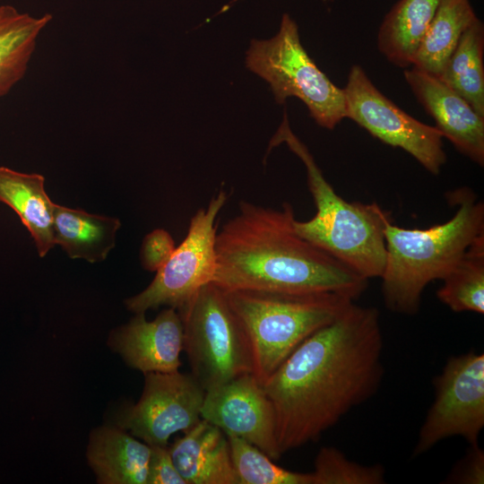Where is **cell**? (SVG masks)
I'll return each instance as SVG.
<instances>
[{"instance_id":"obj_1","label":"cell","mask_w":484,"mask_h":484,"mask_svg":"<svg viewBox=\"0 0 484 484\" xmlns=\"http://www.w3.org/2000/svg\"><path fill=\"white\" fill-rule=\"evenodd\" d=\"M379 312L350 304L307 337L262 385L280 453L315 442L378 389L383 376Z\"/></svg>"},{"instance_id":"obj_2","label":"cell","mask_w":484,"mask_h":484,"mask_svg":"<svg viewBox=\"0 0 484 484\" xmlns=\"http://www.w3.org/2000/svg\"><path fill=\"white\" fill-rule=\"evenodd\" d=\"M295 219L289 203L274 209L240 201L217 232L212 282L224 290L334 291L357 299L367 280L298 236Z\"/></svg>"},{"instance_id":"obj_3","label":"cell","mask_w":484,"mask_h":484,"mask_svg":"<svg viewBox=\"0 0 484 484\" xmlns=\"http://www.w3.org/2000/svg\"><path fill=\"white\" fill-rule=\"evenodd\" d=\"M456 207L447 221L428 229H405L385 221L386 259L382 293L393 312L415 315L428 284L442 280L471 242L484 232V203L462 187L447 197Z\"/></svg>"},{"instance_id":"obj_4","label":"cell","mask_w":484,"mask_h":484,"mask_svg":"<svg viewBox=\"0 0 484 484\" xmlns=\"http://www.w3.org/2000/svg\"><path fill=\"white\" fill-rule=\"evenodd\" d=\"M282 143L305 165L307 186L316 207L312 219H295L297 234L362 278H380L386 259L385 221L390 213L376 203H350L337 194L307 147L291 131L286 113L269 150Z\"/></svg>"},{"instance_id":"obj_5","label":"cell","mask_w":484,"mask_h":484,"mask_svg":"<svg viewBox=\"0 0 484 484\" xmlns=\"http://www.w3.org/2000/svg\"><path fill=\"white\" fill-rule=\"evenodd\" d=\"M224 291L248 338L253 374L262 385L307 337L334 320L355 300L334 291Z\"/></svg>"},{"instance_id":"obj_6","label":"cell","mask_w":484,"mask_h":484,"mask_svg":"<svg viewBox=\"0 0 484 484\" xmlns=\"http://www.w3.org/2000/svg\"><path fill=\"white\" fill-rule=\"evenodd\" d=\"M177 311L191 374L205 391L253 374L250 342L222 289L207 283Z\"/></svg>"},{"instance_id":"obj_7","label":"cell","mask_w":484,"mask_h":484,"mask_svg":"<svg viewBox=\"0 0 484 484\" xmlns=\"http://www.w3.org/2000/svg\"><path fill=\"white\" fill-rule=\"evenodd\" d=\"M246 66L267 81L279 104L297 97L318 125L333 129L346 117L344 90L334 85L301 45L296 22L285 13L279 32L251 41Z\"/></svg>"},{"instance_id":"obj_8","label":"cell","mask_w":484,"mask_h":484,"mask_svg":"<svg viewBox=\"0 0 484 484\" xmlns=\"http://www.w3.org/2000/svg\"><path fill=\"white\" fill-rule=\"evenodd\" d=\"M228 198V193L220 190L206 207L194 214L185 239L156 272L153 281L142 292L125 299L128 310L145 313L160 306L179 310L203 286L212 282L216 270L215 221Z\"/></svg>"},{"instance_id":"obj_9","label":"cell","mask_w":484,"mask_h":484,"mask_svg":"<svg viewBox=\"0 0 484 484\" xmlns=\"http://www.w3.org/2000/svg\"><path fill=\"white\" fill-rule=\"evenodd\" d=\"M435 399L419 429L413 455L459 436L478 445L484 427V355L470 351L450 358L434 379Z\"/></svg>"},{"instance_id":"obj_10","label":"cell","mask_w":484,"mask_h":484,"mask_svg":"<svg viewBox=\"0 0 484 484\" xmlns=\"http://www.w3.org/2000/svg\"><path fill=\"white\" fill-rule=\"evenodd\" d=\"M346 117L371 135L404 150L428 172L438 175L446 161L443 136L435 126L419 122L382 94L359 65L350 68L343 89Z\"/></svg>"},{"instance_id":"obj_11","label":"cell","mask_w":484,"mask_h":484,"mask_svg":"<svg viewBox=\"0 0 484 484\" xmlns=\"http://www.w3.org/2000/svg\"><path fill=\"white\" fill-rule=\"evenodd\" d=\"M144 376L139 401L122 409L116 424L151 446H168L173 434L187 431L202 419L205 390L191 373Z\"/></svg>"},{"instance_id":"obj_12","label":"cell","mask_w":484,"mask_h":484,"mask_svg":"<svg viewBox=\"0 0 484 484\" xmlns=\"http://www.w3.org/2000/svg\"><path fill=\"white\" fill-rule=\"evenodd\" d=\"M201 418L227 436L246 440L273 461L281 455L272 404L252 373L205 391Z\"/></svg>"},{"instance_id":"obj_13","label":"cell","mask_w":484,"mask_h":484,"mask_svg":"<svg viewBox=\"0 0 484 484\" xmlns=\"http://www.w3.org/2000/svg\"><path fill=\"white\" fill-rule=\"evenodd\" d=\"M108 344L129 367L143 374L178 371L183 350L180 315L169 307L148 321L144 313H136L126 324L110 333Z\"/></svg>"},{"instance_id":"obj_14","label":"cell","mask_w":484,"mask_h":484,"mask_svg":"<svg viewBox=\"0 0 484 484\" xmlns=\"http://www.w3.org/2000/svg\"><path fill=\"white\" fill-rule=\"evenodd\" d=\"M404 77L436 128L463 155L484 165V117L438 77L412 67Z\"/></svg>"},{"instance_id":"obj_15","label":"cell","mask_w":484,"mask_h":484,"mask_svg":"<svg viewBox=\"0 0 484 484\" xmlns=\"http://www.w3.org/2000/svg\"><path fill=\"white\" fill-rule=\"evenodd\" d=\"M186 484H238L227 435L201 419L169 447Z\"/></svg>"},{"instance_id":"obj_16","label":"cell","mask_w":484,"mask_h":484,"mask_svg":"<svg viewBox=\"0 0 484 484\" xmlns=\"http://www.w3.org/2000/svg\"><path fill=\"white\" fill-rule=\"evenodd\" d=\"M151 445L125 430L100 427L90 436L89 465L102 484H146Z\"/></svg>"},{"instance_id":"obj_17","label":"cell","mask_w":484,"mask_h":484,"mask_svg":"<svg viewBox=\"0 0 484 484\" xmlns=\"http://www.w3.org/2000/svg\"><path fill=\"white\" fill-rule=\"evenodd\" d=\"M44 183L42 175L19 172L0 166V203L10 207L19 216L30 233L41 257L56 245V203L48 197Z\"/></svg>"},{"instance_id":"obj_18","label":"cell","mask_w":484,"mask_h":484,"mask_svg":"<svg viewBox=\"0 0 484 484\" xmlns=\"http://www.w3.org/2000/svg\"><path fill=\"white\" fill-rule=\"evenodd\" d=\"M120 220L83 210L55 205L54 238L71 258L103 261L115 246Z\"/></svg>"},{"instance_id":"obj_19","label":"cell","mask_w":484,"mask_h":484,"mask_svg":"<svg viewBox=\"0 0 484 484\" xmlns=\"http://www.w3.org/2000/svg\"><path fill=\"white\" fill-rule=\"evenodd\" d=\"M51 20L49 13L36 17L0 5V98L25 75L37 39Z\"/></svg>"},{"instance_id":"obj_20","label":"cell","mask_w":484,"mask_h":484,"mask_svg":"<svg viewBox=\"0 0 484 484\" xmlns=\"http://www.w3.org/2000/svg\"><path fill=\"white\" fill-rule=\"evenodd\" d=\"M442 0H400L383 21L377 36L380 52L393 65H412L416 51Z\"/></svg>"},{"instance_id":"obj_21","label":"cell","mask_w":484,"mask_h":484,"mask_svg":"<svg viewBox=\"0 0 484 484\" xmlns=\"http://www.w3.org/2000/svg\"><path fill=\"white\" fill-rule=\"evenodd\" d=\"M477 19L470 0H442L411 65L438 77L462 33Z\"/></svg>"},{"instance_id":"obj_22","label":"cell","mask_w":484,"mask_h":484,"mask_svg":"<svg viewBox=\"0 0 484 484\" xmlns=\"http://www.w3.org/2000/svg\"><path fill=\"white\" fill-rule=\"evenodd\" d=\"M484 26L478 18L462 33L438 78L484 117Z\"/></svg>"},{"instance_id":"obj_23","label":"cell","mask_w":484,"mask_h":484,"mask_svg":"<svg viewBox=\"0 0 484 484\" xmlns=\"http://www.w3.org/2000/svg\"><path fill=\"white\" fill-rule=\"evenodd\" d=\"M441 281L436 296L451 310L484 314V232Z\"/></svg>"},{"instance_id":"obj_24","label":"cell","mask_w":484,"mask_h":484,"mask_svg":"<svg viewBox=\"0 0 484 484\" xmlns=\"http://www.w3.org/2000/svg\"><path fill=\"white\" fill-rule=\"evenodd\" d=\"M227 436L238 484H313L311 472L286 470L246 440Z\"/></svg>"},{"instance_id":"obj_25","label":"cell","mask_w":484,"mask_h":484,"mask_svg":"<svg viewBox=\"0 0 484 484\" xmlns=\"http://www.w3.org/2000/svg\"><path fill=\"white\" fill-rule=\"evenodd\" d=\"M313 484H381L385 470L379 464L362 465L346 457L339 449L323 446L317 453Z\"/></svg>"},{"instance_id":"obj_26","label":"cell","mask_w":484,"mask_h":484,"mask_svg":"<svg viewBox=\"0 0 484 484\" xmlns=\"http://www.w3.org/2000/svg\"><path fill=\"white\" fill-rule=\"evenodd\" d=\"M175 248V242L168 231L163 229L152 230L144 237L141 246L143 267L150 272H157L169 260Z\"/></svg>"},{"instance_id":"obj_27","label":"cell","mask_w":484,"mask_h":484,"mask_svg":"<svg viewBox=\"0 0 484 484\" xmlns=\"http://www.w3.org/2000/svg\"><path fill=\"white\" fill-rule=\"evenodd\" d=\"M146 484H186L177 470L168 446H151Z\"/></svg>"},{"instance_id":"obj_28","label":"cell","mask_w":484,"mask_h":484,"mask_svg":"<svg viewBox=\"0 0 484 484\" xmlns=\"http://www.w3.org/2000/svg\"><path fill=\"white\" fill-rule=\"evenodd\" d=\"M450 482L480 484L484 481V453L478 445L471 451L451 474Z\"/></svg>"}]
</instances>
